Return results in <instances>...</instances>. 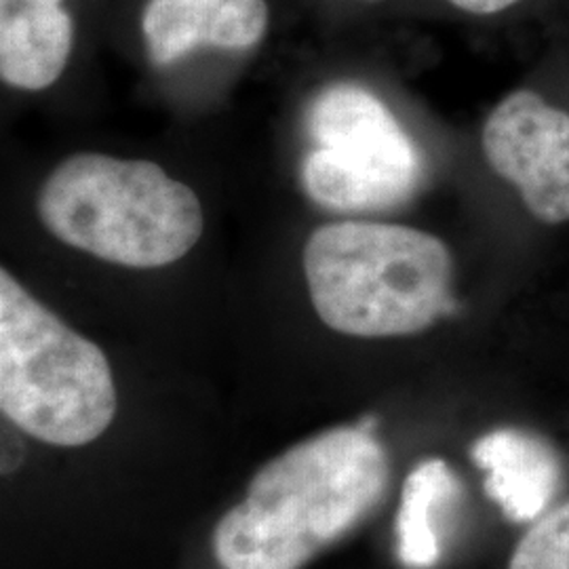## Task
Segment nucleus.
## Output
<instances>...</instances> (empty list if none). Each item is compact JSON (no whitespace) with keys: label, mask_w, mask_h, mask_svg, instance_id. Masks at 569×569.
Masks as SVG:
<instances>
[{"label":"nucleus","mask_w":569,"mask_h":569,"mask_svg":"<svg viewBox=\"0 0 569 569\" xmlns=\"http://www.w3.org/2000/svg\"><path fill=\"white\" fill-rule=\"evenodd\" d=\"M305 272L317 315L345 336H413L453 310L448 247L409 226H321L306 243Z\"/></svg>","instance_id":"nucleus-2"},{"label":"nucleus","mask_w":569,"mask_h":569,"mask_svg":"<svg viewBox=\"0 0 569 569\" xmlns=\"http://www.w3.org/2000/svg\"><path fill=\"white\" fill-rule=\"evenodd\" d=\"M42 224L74 249L127 268L182 260L203 234L199 197L159 164L74 154L39 194Z\"/></svg>","instance_id":"nucleus-3"},{"label":"nucleus","mask_w":569,"mask_h":569,"mask_svg":"<svg viewBox=\"0 0 569 569\" xmlns=\"http://www.w3.org/2000/svg\"><path fill=\"white\" fill-rule=\"evenodd\" d=\"M489 167L545 224L569 222V117L533 91H512L483 127Z\"/></svg>","instance_id":"nucleus-6"},{"label":"nucleus","mask_w":569,"mask_h":569,"mask_svg":"<svg viewBox=\"0 0 569 569\" xmlns=\"http://www.w3.org/2000/svg\"><path fill=\"white\" fill-rule=\"evenodd\" d=\"M117 387L89 342L0 270V409L21 432L58 448L100 439L117 416Z\"/></svg>","instance_id":"nucleus-4"},{"label":"nucleus","mask_w":569,"mask_h":569,"mask_svg":"<svg viewBox=\"0 0 569 569\" xmlns=\"http://www.w3.org/2000/svg\"><path fill=\"white\" fill-rule=\"evenodd\" d=\"M509 569H569V502L531 523L515 547Z\"/></svg>","instance_id":"nucleus-11"},{"label":"nucleus","mask_w":569,"mask_h":569,"mask_svg":"<svg viewBox=\"0 0 569 569\" xmlns=\"http://www.w3.org/2000/svg\"><path fill=\"white\" fill-rule=\"evenodd\" d=\"M460 496V481L446 460L428 458L411 468L401 488L395 538L406 569H432L441 559V517Z\"/></svg>","instance_id":"nucleus-10"},{"label":"nucleus","mask_w":569,"mask_h":569,"mask_svg":"<svg viewBox=\"0 0 569 569\" xmlns=\"http://www.w3.org/2000/svg\"><path fill=\"white\" fill-rule=\"evenodd\" d=\"M449 2L475 16H491L509 9L510 4H515L517 0H449Z\"/></svg>","instance_id":"nucleus-12"},{"label":"nucleus","mask_w":569,"mask_h":569,"mask_svg":"<svg viewBox=\"0 0 569 569\" xmlns=\"http://www.w3.org/2000/svg\"><path fill=\"white\" fill-rule=\"evenodd\" d=\"M63 0H0V74L16 89L39 91L60 79L74 44Z\"/></svg>","instance_id":"nucleus-9"},{"label":"nucleus","mask_w":569,"mask_h":569,"mask_svg":"<svg viewBox=\"0 0 569 569\" xmlns=\"http://www.w3.org/2000/svg\"><path fill=\"white\" fill-rule=\"evenodd\" d=\"M470 458L486 472V496L512 523L538 521L563 483L559 453L523 428L489 430L472 443Z\"/></svg>","instance_id":"nucleus-7"},{"label":"nucleus","mask_w":569,"mask_h":569,"mask_svg":"<svg viewBox=\"0 0 569 569\" xmlns=\"http://www.w3.org/2000/svg\"><path fill=\"white\" fill-rule=\"evenodd\" d=\"M306 127L312 150L302 164V182L321 207L382 211L406 203L422 182L420 148L366 87H327L312 100Z\"/></svg>","instance_id":"nucleus-5"},{"label":"nucleus","mask_w":569,"mask_h":569,"mask_svg":"<svg viewBox=\"0 0 569 569\" xmlns=\"http://www.w3.org/2000/svg\"><path fill=\"white\" fill-rule=\"evenodd\" d=\"M376 418L319 432L260 468L211 533L222 569H302L378 509L390 460Z\"/></svg>","instance_id":"nucleus-1"},{"label":"nucleus","mask_w":569,"mask_h":569,"mask_svg":"<svg viewBox=\"0 0 569 569\" xmlns=\"http://www.w3.org/2000/svg\"><path fill=\"white\" fill-rule=\"evenodd\" d=\"M266 0H150L143 41L150 60L169 66L199 47L249 49L264 39Z\"/></svg>","instance_id":"nucleus-8"}]
</instances>
